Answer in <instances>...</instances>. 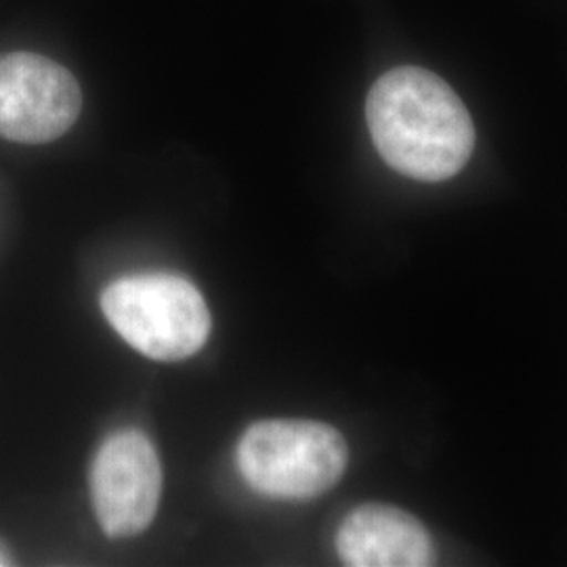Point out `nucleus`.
<instances>
[{
	"label": "nucleus",
	"instance_id": "obj_5",
	"mask_svg": "<svg viewBox=\"0 0 567 567\" xmlns=\"http://www.w3.org/2000/svg\"><path fill=\"white\" fill-rule=\"evenodd\" d=\"M163 465L150 437L137 429L110 435L91 465V501L105 536L133 538L156 517Z\"/></svg>",
	"mask_w": 567,
	"mask_h": 567
},
{
	"label": "nucleus",
	"instance_id": "obj_1",
	"mask_svg": "<svg viewBox=\"0 0 567 567\" xmlns=\"http://www.w3.org/2000/svg\"><path fill=\"white\" fill-rule=\"evenodd\" d=\"M365 122L381 158L416 182H446L465 168L475 126L463 100L437 74L393 68L372 84Z\"/></svg>",
	"mask_w": 567,
	"mask_h": 567
},
{
	"label": "nucleus",
	"instance_id": "obj_6",
	"mask_svg": "<svg viewBox=\"0 0 567 567\" xmlns=\"http://www.w3.org/2000/svg\"><path fill=\"white\" fill-rule=\"evenodd\" d=\"M337 553L351 567H426L435 564V545L426 527L410 513L389 505L351 511L337 532Z\"/></svg>",
	"mask_w": 567,
	"mask_h": 567
},
{
	"label": "nucleus",
	"instance_id": "obj_7",
	"mask_svg": "<svg viewBox=\"0 0 567 567\" xmlns=\"http://www.w3.org/2000/svg\"><path fill=\"white\" fill-rule=\"evenodd\" d=\"M2 564H4V559H2V555H0V566H2Z\"/></svg>",
	"mask_w": 567,
	"mask_h": 567
},
{
	"label": "nucleus",
	"instance_id": "obj_3",
	"mask_svg": "<svg viewBox=\"0 0 567 567\" xmlns=\"http://www.w3.org/2000/svg\"><path fill=\"white\" fill-rule=\"evenodd\" d=\"M103 316L126 343L161 362L187 360L210 334V311L200 290L173 274H140L110 284Z\"/></svg>",
	"mask_w": 567,
	"mask_h": 567
},
{
	"label": "nucleus",
	"instance_id": "obj_4",
	"mask_svg": "<svg viewBox=\"0 0 567 567\" xmlns=\"http://www.w3.org/2000/svg\"><path fill=\"white\" fill-rule=\"evenodd\" d=\"M82 110L79 81L39 53L0 55V137L41 145L65 135Z\"/></svg>",
	"mask_w": 567,
	"mask_h": 567
},
{
	"label": "nucleus",
	"instance_id": "obj_2",
	"mask_svg": "<svg viewBox=\"0 0 567 567\" xmlns=\"http://www.w3.org/2000/svg\"><path fill=\"white\" fill-rule=\"evenodd\" d=\"M349 450L334 426L278 419L250 426L238 446L244 482L278 501H309L337 486Z\"/></svg>",
	"mask_w": 567,
	"mask_h": 567
}]
</instances>
